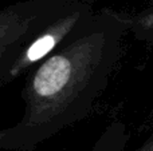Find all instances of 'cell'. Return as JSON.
<instances>
[{"label":"cell","instance_id":"6da1fadb","mask_svg":"<svg viewBox=\"0 0 153 151\" xmlns=\"http://www.w3.org/2000/svg\"><path fill=\"white\" fill-rule=\"evenodd\" d=\"M129 28L120 13L101 11L74 39L28 72L24 112L0 134L3 146L28 147L89 115L108 88Z\"/></svg>","mask_w":153,"mask_h":151},{"label":"cell","instance_id":"7a4b0ae2","mask_svg":"<svg viewBox=\"0 0 153 151\" xmlns=\"http://www.w3.org/2000/svg\"><path fill=\"white\" fill-rule=\"evenodd\" d=\"M95 0H24L0 12V83L13 82L79 35Z\"/></svg>","mask_w":153,"mask_h":151},{"label":"cell","instance_id":"3957f363","mask_svg":"<svg viewBox=\"0 0 153 151\" xmlns=\"http://www.w3.org/2000/svg\"><path fill=\"white\" fill-rule=\"evenodd\" d=\"M152 149H153V141H152V142H149L148 144H145V146H144L143 149L138 150V151H152Z\"/></svg>","mask_w":153,"mask_h":151},{"label":"cell","instance_id":"277c9868","mask_svg":"<svg viewBox=\"0 0 153 151\" xmlns=\"http://www.w3.org/2000/svg\"><path fill=\"white\" fill-rule=\"evenodd\" d=\"M152 151H153V149H152Z\"/></svg>","mask_w":153,"mask_h":151}]
</instances>
